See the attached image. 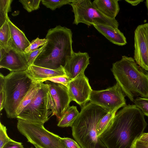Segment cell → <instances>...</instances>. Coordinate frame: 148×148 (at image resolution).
Masks as SVG:
<instances>
[{
  "label": "cell",
  "mask_w": 148,
  "mask_h": 148,
  "mask_svg": "<svg viewBox=\"0 0 148 148\" xmlns=\"http://www.w3.org/2000/svg\"><path fill=\"white\" fill-rule=\"evenodd\" d=\"M144 115L134 105L123 107L111 125L99 137L107 148H132L147 125Z\"/></svg>",
  "instance_id": "6da1fadb"
},
{
  "label": "cell",
  "mask_w": 148,
  "mask_h": 148,
  "mask_svg": "<svg viewBox=\"0 0 148 148\" xmlns=\"http://www.w3.org/2000/svg\"><path fill=\"white\" fill-rule=\"evenodd\" d=\"M72 34L70 29L60 25L49 29L45 47L33 65L52 70L63 69L67 58L74 52Z\"/></svg>",
  "instance_id": "7a4b0ae2"
},
{
  "label": "cell",
  "mask_w": 148,
  "mask_h": 148,
  "mask_svg": "<svg viewBox=\"0 0 148 148\" xmlns=\"http://www.w3.org/2000/svg\"><path fill=\"white\" fill-rule=\"evenodd\" d=\"M112 72L117 83L131 101L138 96L148 98V71L125 56L112 64Z\"/></svg>",
  "instance_id": "3957f363"
},
{
  "label": "cell",
  "mask_w": 148,
  "mask_h": 148,
  "mask_svg": "<svg viewBox=\"0 0 148 148\" xmlns=\"http://www.w3.org/2000/svg\"><path fill=\"white\" fill-rule=\"evenodd\" d=\"M108 112L90 102L82 108L71 127L72 136L81 148H107L97 136L99 121Z\"/></svg>",
  "instance_id": "277c9868"
},
{
  "label": "cell",
  "mask_w": 148,
  "mask_h": 148,
  "mask_svg": "<svg viewBox=\"0 0 148 148\" xmlns=\"http://www.w3.org/2000/svg\"><path fill=\"white\" fill-rule=\"evenodd\" d=\"M5 80L4 90L6 101L4 108L8 118H16L18 107L34 84L37 82L29 76L26 71L11 72L5 76Z\"/></svg>",
  "instance_id": "5b68a950"
},
{
  "label": "cell",
  "mask_w": 148,
  "mask_h": 148,
  "mask_svg": "<svg viewBox=\"0 0 148 148\" xmlns=\"http://www.w3.org/2000/svg\"><path fill=\"white\" fill-rule=\"evenodd\" d=\"M17 127L27 142L41 148H66L62 137L46 129L44 125L17 119Z\"/></svg>",
  "instance_id": "8992f818"
},
{
  "label": "cell",
  "mask_w": 148,
  "mask_h": 148,
  "mask_svg": "<svg viewBox=\"0 0 148 148\" xmlns=\"http://www.w3.org/2000/svg\"><path fill=\"white\" fill-rule=\"evenodd\" d=\"M49 91L48 85L42 82L41 88L34 97L16 118L44 125L52 113L49 110Z\"/></svg>",
  "instance_id": "52a82bcc"
},
{
  "label": "cell",
  "mask_w": 148,
  "mask_h": 148,
  "mask_svg": "<svg viewBox=\"0 0 148 148\" xmlns=\"http://www.w3.org/2000/svg\"><path fill=\"white\" fill-rule=\"evenodd\" d=\"M69 5L74 14V24L82 23L88 26L102 25L118 27L119 24L116 20L103 15L90 0H74Z\"/></svg>",
  "instance_id": "ba28073f"
},
{
  "label": "cell",
  "mask_w": 148,
  "mask_h": 148,
  "mask_svg": "<svg viewBox=\"0 0 148 148\" xmlns=\"http://www.w3.org/2000/svg\"><path fill=\"white\" fill-rule=\"evenodd\" d=\"M125 96L121 88L116 83L113 86L105 90H92L89 101L109 112L126 106Z\"/></svg>",
  "instance_id": "9c48e42d"
},
{
  "label": "cell",
  "mask_w": 148,
  "mask_h": 148,
  "mask_svg": "<svg viewBox=\"0 0 148 148\" xmlns=\"http://www.w3.org/2000/svg\"><path fill=\"white\" fill-rule=\"evenodd\" d=\"M45 82L49 87V107L52 116L56 115L59 121L72 101L67 88L62 84L49 81Z\"/></svg>",
  "instance_id": "30bf717a"
},
{
  "label": "cell",
  "mask_w": 148,
  "mask_h": 148,
  "mask_svg": "<svg viewBox=\"0 0 148 148\" xmlns=\"http://www.w3.org/2000/svg\"><path fill=\"white\" fill-rule=\"evenodd\" d=\"M134 59L148 71V23L138 25L134 31Z\"/></svg>",
  "instance_id": "8fae6325"
},
{
  "label": "cell",
  "mask_w": 148,
  "mask_h": 148,
  "mask_svg": "<svg viewBox=\"0 0 148 148\" xmlns=\"http://www.w3.org/2000/svg\"><path fill=\"white\" fill-rule=\"evenodd\" d=\"M0 68L7 69L11 72L26 71L29 66L24 53L18 51L12 42L8 51L0 47Z\"/></svg>",
  "instance_id": "7c38bea8"
},
{
  "label": "cell",
  "mask_w": 148,
  "mask_h": 148,
  "mask_svg": "<svg viewBox=\"0 0 148 148\" xmlns=\"http://www.w3.org/2000/svg\"><path fill=\"white\" fill-rule=\"evenodd\" d=\"M67 88L71 101L75 102L82 108L87 103L92 90L84 74L71 80Z\"/></svg>",
  "instance_id": "4fadbf2b"
},
{
  "label": "cell",
  "mask_w": 148,
  "mask_h": 148,
  "mask_svg": "<svg viewBox=\"0 0 148 148\" xmlns=\"http://www.w3.org/2000/svg\"><path fill=\"white\" fill-rule=\"evenodd\" d=\"M90 57L87 52H74L66 60L63 69L66 75L71 80L83 74L89 64Z\"/></svg>",
  "instance_id": "5bb4252c"
},
{
  "label": "cell",
  "mask_w": 148,
  "mask_h": 148,
  "mask_svg": "<svg viewBox=\"0 0 148 148\" xmlns=\"http://www.w3.org/2000/svg\"><path fill=\"white\" fill-rule=\"evenodd\" d=\"M28 75L34 81L42 82L46 79L66 75L63 69L52 70L32 65L26 71Z\"/></svg>",
  "instance_id": "9a60e30c"
},
{
  "label": "cell",
  "mask_w": 148,
  "mask_h": 148,
  "mask_svg": "<svg viewBox=\"0 0 148 148\" xmlns=\"http://www.w3.org/2000/svg\"><path fill=\"white\" fill-rule=\"evenodd\" d=\"M93 26L112 43L121 46L127 44L125 37L118 28L102 25H94Z\"/></svg>",
  "instance_id": "2e32d148"
},
{
  "label": "cell",
  "mask_w": 148,
  "mask_h": 148,
  "mask_svg": "<svg viewBox=\"0 0 148 148\" xmlns=\"http://www.w3.org/2000/svg\"><path fill=\"white\" fill-rule=\"evenodd\" d=\"M7 21L9 25L13 44L18 51L24 53L25 49L30 45L31 42L24 33L11 21L9 17Z\"/></svg>",
  "instance_id": "e0dca14e"
},
{
  "label": "cell",
  "mask_w": 148,
  "mask_h": 148,
  "mask_svg": "<svg viewBox=\"0 0 148 148\" xmlns=\"http://www.w3.org/2000/svg\"><path fill=\"white\" fill-rule=\"evenodd\" d=\"M118 0H95L92 3L103 15L111 19H115L118 14L119 6Z\"/></svg>",
  "instance_id": "ac0fdd59"
},
{
  "label": "cell",
  "mask_w": 148,
  "mask_h": 148,
  "mask_svg": "<svg viewBox=\"0 0 148 148\" xmlns=\"http://www.w3.org/2000/svg\"><path fill=\"white\" fill-rule=\"evenodd\" d=\"M79 113L76 106H69L58 121L57 126L62 127H71Z\"/></svg>",
  "instance_id": "d6986e66"
},
{
  "label": "cell",
  "mask_w": 148,
  "mask_h": 148,
  "mask_svg": "<svg viewBox=\"0 0 148 148\" xmlns=\"http://www.w3.org/2000/svg\"><path fill=\"white\" fill-rule=\"evenodd\" d=\"M118 108L108 112L100 120L98 124L97 131L98 137L112 125Z\"/></svg>",
  "instance_id": "ffe728a7"
},
{
  "label": "cell",
  "mask_w": 148,
  "mask_h": 148,
  "mask_svg": "<svg viewBox=\"0 0 148 148\" xmlns=\"http://www.w3.org/2000/svg\"><path fill=\"white\" fill-rule=\"evenodd\" d=\"M41 82H35L20 103L16 110L17 116L32 101L41 86Z\"/></svg>",
  "instance_id": "44dd1931"
},
{
  "label": "cell",
  "mask_w": 148,
  "mask_h": 148,
  "mask_svg": "<svg viewBox=\"0 0 148 148\" xmlns=\"http://www.w3.org/2000/svg\"><path fill=\"white\" fill-rule=\"evenodd\" d=\"M12 43L9 26L6 21L0 28V47L8 51Z\"/></svg>",
  "instance_id": "7402d4cb"
},
{
  "label": "cell",
  "mask_w": 148,
  "mask_h": 148,
  "mask_svg": "<svg viewBox=\"0 0 148 148\" xmlns=\"http://www.w3.org/2000/svg\"><path fill=\"white\" fill-rule=\"evenodd\" d=\"M12 0H0V27L7 21L8 13L11 11V4Z\"/></svg>",
  "instance_id": "603a6c76"
},
{
  "label": "cell",
  "mask_w": 148,
  "mask_h": 148,
  "mask_svg": "<svg viewBox=\"0 0 148 148\" xmlns=\"http://www.w3.org/2000/svg\"><path fill=\"white\" fill-rule=\"evenodd\" d=\"M74 0H42L41 1L43 5L47 8L54 10L62 6L70 4Z\"/></svg>",
  "instance_id": "cb8c5ba5"
},
{
  "label": "cell",
  "mask_w": 148,
  "mask_h": 148,
  "mask_svg": "<svg viewBox=\"0 0 148 148\" xmlns=\"http://www.w3.org/2000/svg\"><path fill=\"white\" fill-rule=\"evenodd\" d=\"M41 0H20L23 8L28 12L38 10L39 8V5Z\"/></svg>",
  "instance_id": "d4e9b609"
},
{
  "label": "cell",
  "mask_w": 148,
  "mask_h": 148,
  "mask_svg": "<svg viewBox=\"0 0 148 148\" xmlns=\"http://www.w3.org/2000/svg\"><path fill=\"white\" fill-rule=\"evenodd\" d=\"M134 102L144 115L148 117V98L138 97L134 99Z\"/></svg>",
  "instance_id": "484cf974"
},
{
  "label": "cell",
  "mask_w": 148,
  "mask_h": 148,
  "mask_svg": "<svg viewBox=\"0 0 148 148\" xmlns=\"http://www.w3.org/2000/svg\"><path fill=\"white\" fill-rule=\"evenodd\" d=\"M47 42L46 38L40 39L37 38L31 42L30 45L25 49L24 53H28L36 50L39 47L43 46Z\"/></svg>",
  "instance_id": "4316f807"
},
{
  "label": "cell",
  "mask_w": 148,
  "mask_h": 148,
  "mask_svg": "<svg viewBox=\"0 0 148 148\" xmlns=\"http://www.w3.org/2000/svg\"><path fill=\"white\" fill-rule=\"evenodd\" d=\"M45 44L43 46L36 50L28 53H24L25 58L29 66L33 65L37 57L45 48Z\"/></svg>",
  "instance_id": "83f0119b"
},
{
  "label": "cell",
  "mask_w": 148,
  "mask_h": 148,
  "mask_svg": "<svg viewBox=\"0 0 148 148\" xmlns=\"http://www.w3.org/2000/svg\"><path fill=\"white\" fill-rule=\"evenodd\" d=\"M7 129L1 122L0 123V148H2L4 145L9 141L12 140L8 136L7 132Z\"/></svg>",
  "instance_id": "f1b7e54d"
},
{
  "label": "cell",
  "mask_w": 148,
  "mask_h": 148,
  "mask_svg": "<svg viewBox=\"0 0 148 148\" xmlns=\"http://www.w3.org/2000/svg\"><path fill=\"white\" fill-rule=\"evenodd\" d=\"M71 80L66 75H65L47 78L44 80L42 82H43L46 81L48 80L55 83L62 84L67 88Z\"/></svg>",
  "instance_id": "f546056e"
},
{
  "label": "cell",
  "mask_w": 148,
  "mask_h": 148,
  "mask_svg": "<svg viewBox=\"0 0 148 148\" xmlns=\"http://www.w3.org/2000/svg\"><path fill=\"white\" fill-rule=\"evenodd\" d=\"M62 139L66 148H81L75 141L69 138H62Z\"/></svg>",
  "instance_id": "4dcf8cb0"
},
{
  "label": "cell",
  "mask_w": 148,
  "mask_h": 148,
  "mask_svg": "<svg viewBox=\"0 0 148 148\" xmlns=\"http://www.w3.org/2000/svg\"><path fill=\"white\" fill-rule=\"evenodd\" d=\"M2 148H25L21 143L13 140L6 143Z\"/></svg>",
  "instance_id": "1f68e13d"
},
{
  "label": "cell",
  "mask_w": 148,
  "mask_h": 148,
  "mask_svg": "<svg viewBox=\"0 0 148 148\" xmlns=\"http://www.w3.org/2000/svg\"><path fill=\"white\" fill-rule=\"evenodd\" d=\"M132 148H148V143L140 141L138 139L134 142Z\"/></svg>",
  "instance_id": "d6a6232c"
},
{
  "label": "cell",
  "mask_w": 148,
  "mask_h": 148,
  "mask_svg": "<svg viewBox=\"0 0 148 148\" xmlns=\"http://www.w3.org/2000/svg\"><path fill=\"white\" fill-rule=\"evenodd\" d=\"M6 101L5 95L4 91H0V111H1L4 108Z\"/></svg>",
  "instance_id": "836d02e7"
},
{
  "label": "cell",
  "mask_w": 148,
  "mask_h": 148,
  "mask_svg": "<svg viewBox=\"0 0 148 148\" xmlns=\"http://www.w3.org/2000/svg\"><path fill=\"white\" fill-rule=\"evenodd\" d=\"M5 76L1 73H0V91L4 90L5 85Z\"/></svg>",
  "instance_id": "e575fe53"
},
{
  "label": "cell",
  "mask_w": 148,
  "mask_h": 148,
  "mask_svg": "<svg viewBox=\"0 0 148 148\" xmlns=\"http://www.w3.org/2000/svg\"><path fill=\"white\" fill-rule=\"evenodd\" d=\"M143 0H125V1L132 5L135 6L143 1Z\"/></svg>",
  "instance_id": "d590c367"
},
{
  "label": "cell",
  "mask_w": 148,
  "mask_h": 148,
  "mask_svg": "<svg viewBox=\"0 0 148 148\" xmlns=\"http://www.w3.org/2000/svg\"><path fill=\"white\" fill-rule=\"evenodd\" d=\"M138 139L142 141L148 143V133H144Z\"/></svg>",
  "instance_id": "8d00e7d4"
},
{
  "label": "cell",
  "mask_w": 148,
  "mask_h": 148,
  "mask_svg": "<svg viewBox=\"0 0 148 148\" xmlns=\"http://www.w3.org/2000/svg\"><path fill=\"white\" fill-rule=\"evenodd\" d=\"M146 5L147 6V11H148V0H147L146 1Z\"/></svg>",
  "instance_id": "74e56055"
},
{
  "label": "cell",
  "mask_w": 148,
  "mask_h": 148,
  "mask_svg": "<svg viewBox=\"0 0 148 148\" xmlns=\"http://www.w3.org/2000/svg\"><path fill=\"white\" fill-rule=\"evenodd\" d=\"M35 147L36 148H41L38 146H35Z\"/></svg>",
  "instance_id": "f35d334b"
},
{
  "label": "cell",
  "mask_w": 148,
  "mask_h": 148,
  "mask_svg": "<svg viewBox=\"0 0 148 148\" xmlns=\"http://www.w3.org/2000/svg\"><path fill=\"white\" fill-rule=\"evenodd\" d=\"M32 148V147H31V148Z\"/></svg>",
  "instance_id": "ab89813d"
}]
</instances>
